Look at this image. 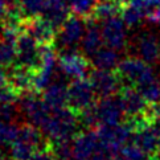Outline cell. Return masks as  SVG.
I'll list each match as a JSON object with an SVG mask.
<instances>
[{
	"instance_id": "cell-1",
	"label": "cell",
	"mask_w": 160,
	"mask_h": 160,
	"mask_svg": "<svg viewBox=\"0 0 160 160\" xmlns=\"http://www.w3.org/2000/svg\"><path fill=\"white\" fill-rule=\"evenodd\" d=\"M115 72L121 78L122 85H132L135 88L155 77L151 64L134 56H128L119 61Z\"/></svg>"
},
{
	"instance_id": "cell-2",
	"label": "cell",
	"mask_w": 160,
	"mask_h": 160,
	"mask_svg": "<svg viewBox=\"0 0 160 160\" xmlns=\"http://www.w3.org/2000/svg\"><path fill=\"white\" fill-rule=\"evenodd\" d=\"M98 97L88 77L74 78L68 86V107L79 115L86 108L97 103Z\"/></svg>"
},
{
	"instance_id": "cell-3",
	"label": "cell",
	"mask_w": 160,
	"mask_h": 160,
	"mask_svg": "<svg viewBox=\"0 0 160 160\" xmlns=\"http://www.w3.org/2000/svg\"><path fill=\"white\" fill-rule=\"evenodd\" d=\"M15 64L37 72L41 66V44L29 33L22 31L16 41V62Z\"/></svg>"
},
{
	"instance_id": "cell-4",
	"label": "cell",
	"mask_w": 160,
	"mask_h": 160,
	"mask_svg": "<svg viewBox=\"0 0 160 160\" xmlns=\"http://www.w3.org/2000/svg\"><path fill=\"white\" fill-rule=\"evenodd\" d=\"M85 28H86V21L77 15H70L68 20L60 27L57 31V38L54 47H58L60 53L70 52L74 50L76 45L82 41L85 35Z\"/></svg>"
},
{
	"instance_id": "cell-5",
	"label": "cell",
	"mask_w": 160,
	"mask_h": 160,
	"mask_svg": "<svg viewBox=\"0 0 160 160\" xmlns=\"http://www.w3.org/2000/svg\"><path fill=\"white\" fill-rule=\"evenodd\" d=\"M118 94L122 99L126 119H135L146 115H150L153 119L150 108L151 103L143 97L138 88L132 86V85H122Z\"/></svg>"
},
{
	"instance_id": "cell-6",
	"label": "cell",
	"mask_w": 160,
	"mask_h": 160,
	"mask_svg": "<svg viewBox=\"0 0 160 160\" xmlns=\"http://www.w3.org/2000/svg\"><path fill=\"white\" fill-rule=\"evenodd\" d=\"M131 47L135 56L151 65H160V35L152 31H143L132 38Z\"/></svg>"
},
{
	"instance_id": "cell-7",
	"label": "cell",
	"mask_w": 160,
	"mask_h": 160,
	"mask_svg": "<svg viewBox=\"0 0 160 160\" xmlns=\"http://www.w3.org/2000/svg\"><path fill=\"white\" fill-rule=\"evenodd\" d=\"M37 93H28L19 99L20 110L25 114L28 122L41 128L42 124L48 121L53 108L50 107L44 98H40Z\"/></svg>"
},
{
	"instance_id": "cell-8",
	"label": "cell",
	"mask_w": 160,
	"mask_h": 160,
	"mask_svg": "<svg viewBox=\"0 0 160 160\" xmlns=\"http://www.w3.org/2000/svg\"><path fill=\"white\" fill-rule=\"evenodd\" d=\"M88 78L90 79L93 89L97 97L99 98H106L119 93L122 88V81L115 70H106V69H97L93 68L89 73Z\"/></svg>"
},
{
	"instance_id": "cell-9",
	"label": "cell",
	"mask_w": 160,
	"mask_h": 160,
	"mask_svg": "<svg viewBox=\"0 0 160 160\" xmlns=\"http://www.w3.org/2000/svg\"><path fill=\"white\" fill-rule=\"evenodd\" d=\"M58 65L69 78L88 77L91 69L94 68L91 64V60H89L85 54L76 52V50L60 53Z\"/></svg>"
},
{
	"instance_id": "cell-10",
	"label": "cell",
	"mask_w": 160,
	"mask_h": 160,
	"mask_svg": "<svg viewBox=\"0 0 160 160\" xmlns=\"http://www.w3.org/2000/svg\"><path fill=\"white\" fill-rule=\"evenodd\" d=\"M22 31L28 32L41 45H54L56 44L57 28L48 19H45L42 15L25 19L24 24H22Z\"/></svg>"
},
{
	"instance_id": "cell-11",
	"label": "cell",
	"mask_w": 160,
	"mask_h": 160,
	"mask_svg": "<svg viewBox=\"0 0 160 160\" xmlns=\"http://www.w3.org/2000/svg\"><path fill=\"white\" fill-rule=\"evenodd\" d=\"M97 112L101 124H119L126 119L123 103L119 94L99 98L97 101Z\"/></svg>"
},
{
	"instance_id": "cell-12",
	"label": "cell",
	"mask_w": 160,
	"mask_h": 160,
	"mask_svg": "<svg viewBox=\"0 0 160 160\" xmlns=\"http://www.w3.org/2000/svg\"><path fill=\"white\" fill-rule=\"evenodd\" d=\"M126 22L122 16H115L102 22V37L106 47H110L115 50H122L127 44V35H126Z\"/></svg>"
},
{
	"instance_id": "cell-13",
	"label": "cell",
	"mask_w": 160,
	"mask_h": 160,
	"mask_svg": "<svg viewBox=\"0 0 160 160\" xmlns=\"http://www.w3.org/2000/svg\"><path fill=\"white\" fill-rule=\"evenodd\" d=\"M99 135L97 128L79 130L73 138L74 160H90L99 144Z\"/></svg>"
},
{
	"instance_id": "cell-14",
	"label": "cell",
	"mask_w": 160,
	"mask_h": 160,
	"mask_svg": "<svg viewBox=\"0 0 160 160\" xmlns=\"http://www.w3.org/2000/svg\"><path fill=\"white\" fill-rule=\"evenodd\" d=\"M131 140L139 148H142L148 156L160 151V135L155 123H148L136 128Z\"/></svg>"
},
{
	"instance_id": "cell-15",
	"label": "cell",
	"mask_w": 160,
	"mask_h": 160,
	"mask_svg": "<svg viewBox=\"0 0 160 160\" xmlns=\"http://www.w3.org/2000/svg\"><path fill=\"white\" fill-rule=\"evenodd\" d=\"M68 79H54L49 86L44 90L42 98L47 103L54 108H62L68 106Z\"/></svg>"
},
{
	"instance_id": "cell-16",
	"label": "cell",
	"mask_w": 160,
	"mask_h": 160,
	"mask_svg": "<svg viewBox=\"0 0 160 160\" xmlns=\"http://www.w3.org/2000/svg\"><path fill=\"white\" fill-rule=\"evenodd\" d=\"M70 11L72 9L68 0H48L47 7H45L42 12V16L45 19H48L58 31L60 27L72 15Z\"/></svg>"
},
{
	"instance_id": "cell-17",
	"label": "cell",
	"mask_w": 160,
	"mask_h": 160,
	"mask_svg": "<svg viewBox=\"0 0 160 160\" xmlns=\"http://www.w3.org/2000/svg\"><path fill=\"white\" fill-rule=\"evenodd\" d=\"M99 22L86 21V32L82 37V50L88 57H93L102 48L103 37H102V29L99 28Z\"/></svg>"
},
{
	"instance_id": "cell-18",
	"label": "cell",
	"mask_w": 160,
	"mask_h": 160,
	"mask_svg": "<svg viewBox=\"0 0 160 160\" xmlns=\"http://www.w3.org/2000/svg\"><path fill=\"white\" fill-rule=\"evenodd\" d=\"M91 64L97 69H106V70H115L119 64V54L118 50L110 47L101 48L93 57Z\"/></svg>"
},
{
	"instance_id": "cell-19",
	"label": "cell",
	"mask_w": 160,
	"mask_h": 160,
	"mask_svg": "<svg viewBox=\"0 0 160 160\" xmlns=\"http://www.w3.org/2000/svg\"><path fill=\"white\" fill-rule=\"evenodd\" d=\"M122 9H123L122 5H119L118 3L112 2V0H107V2H98L93 15H91L90 19H88L86 21L105 22L106 20L111 19V18L121 16L122 15Z\"/></svg>"
},
{
	"instance_id": "cell-20",
	"label": "cell",
	"mask_w": 160,
	"mask_h": 160,
	"mask_svg": "<svg viewBox=\"0 0 160 160\" xmlns=\"http://www.w3.org/2000/svg\"><path fill=\"white\" fill-rule=\"evenodd\" d=\"M16 62V41L0 36V65L4 68L12 66Z\"/></svg>"
},
{
	"instance_id": "cell-21",
	"label": "cell",
	"mask_w": 160,
	"mask_h": 160,
	"mask_svg": "<svg viewBox=\"0 0 160 160\" xmlns=\"http://www.w3.org/2000/svg\"><path fill=\"white\" fill-rule=\"evenodd\" d=\"M138 90L143 94V97L150 102V103H156L160 102V77H152L144 83L138 86Z\"/></svg>"
},
{
	"instance_id": "cell-22",
	"label": "cell",
	"mask_w": 160,
	"mask_h": 160,
	"mask_svg": "<svg viewBox=\"0 0 160 160\" xmlns=\"http://www.w3.org/2000/svg\"><path fill=\"white\" fill-rule=\"evenodd\" d=\"M68 2H69L72 12L82 18L85 21L90 19L98 4V0H68Z\"/></svg>"
},
{
	"instance_id": "cell-23",
	"label": "cell",
	"mask_w": 160,
	"mask_h": 160,
	"mask_svg": "<svg viewBox=\"0 0 160 160\" xmlns=\"http://www.w3.org/2000/svg\"><path fill=\"white\" fill-rule=\"evenodd\" d=\"M11 160H29L37 150L33 146L21 140H13L11 143Z\"/></svg>"
},
{
	"instance_id": "cell-24",
	"label": "cell",
	"mask_w": 160,
	"mask_h": 160,
	"mask_svg": "<svg viewBox=\"0 0 160 160\" xmlns=\"http://www.w3.org/2000/svg\"><path fill=\"white\" fill-rule=\"evenodd\" d=\"M18 131V123H7L0 119V148L4 146H11V143L16 139Z\"/></svg>"
},
{
	"instance_id": "cell-25",
	"label": "cell",
	"mask_w": 160,
	"mask_h": 160,
	"mask_svg": "<svg viewBox=\"0 0 160 160\" xmlns=\"http://www.w3.org/2000/svg\"><path fill=\"white\" fill-rule=\"evenodd\" d=\"M19 2L28 19V18H35V16L42 15L48 0H19Z\"/></svg>"
},
{
	"instance_id": "cell-26",
	"label": "cell",
	"mask_w": 160,
	"mask_h": 160,
	"mask_svg": "<svg viewBox=\"0 0 160 160\" xmlns=\"http://www.w3.org/2000/svg\"><path fill=\"white\" fill-rule=\"evenodd\" d=\"M53 152L57 160H74L73 156V140L52 142Z\"/></svg>"
},
{
	"instance_id": "cell-27",
	"label": "cell",
	"mask_w": 160,
	"mask_h": 160,
	"mask_svg": "<svg viewBox=\"0 0 160 160\" xmlns=\"http://www.w3.org/2000/svg\"><path fill=\"white\" fill-rule=\"evenodd\" d=\"M21 98V95L11 85H5L0 89V105L2 103H16Z\"/></svg>"
},
{
	"instance_id": "cell-28",
	"label": "cell",
	"mask_w": 160,
	"mask_h": 160,
	"mask_svg": "<svg viewBox=\"0 0 160 160\" xmlns=\"http://www.w3.org/2000/svg\"><path fill=\"white\" fill-rule=\"evenodd\" d=\"M52 146H53V143H52V140H50V143L47 147H44V148H41V150L36 151L29 160H57Z\"/></svg>"
},
{
	"instance_id": "cell-29",
	"label": "cell",
	"mask_w": 160,
	"mask_h": 160,
	"mask_svg": "<svg viewBox=\"0 0 160 160\" xmlns=\"http://www.w3.org/2000/svg\"><path fill=\"white\" fill-rule=\"evenodd\" d=\"M5 85H8V76H7V69L0 65V89L4 88Z\"/></svg>"
},
{
	"instance_id": "cell-30",
	"label": "cell",
	"mask_w": 160,
	"mask_h": 160,
	"mask_svg": "<svg viewBox=\"0 0 160 160\" xmlns=\"http://www.w3.org/2000/svg\"><path fill=\"white\" fill-rule=\"evenodd\" d=\"M8 7V0H0V22H3Z\"/></svg>"
},
{
	"instance_id": "cell-31",
	"label": "cell",
	"mask_w": 160,
	"mask_h": 160,
	"mask_svg": "<svg viewBox=\"0 0 160 160\" xmlns=\"http://www.w3.org/2000/svg\"><path fill=\"white\" fill-rule=\"evenodd\" d=\"M112 2H115V3H118L119 5H122V7H124V5H127V4H130L132 0H112Z\"/></svg>"
},
{
	"instance_id": "cell-32",
	"label": "cell",
	"mask_w": 160,
	"mask_h": 160,
	"mask_svg": "<svg viewBox=\"0 0 160 160\" xmlns=\"http://www.w3.org/2000/svg\"><path fill=\"white\" fill-rule=\"evenodd\" d=\"M155 126H156V128H158V132H159V135H160V119H158V121H156Z\"/></svg>"
},
{
	"instance_id": "cell-33",
	"label": "cell",
	"mask_w": 160,
	"mask_h": 160,
	"mask_svg": "<svg viewBox=\"0 0 160 160\" xmlns=\"http://www.w3.org/2000/svg\"><path fill=\"white\" fill-rule=\"evenodd\" d=\"M0 160H8V159L5 158V156L3 155V153H0Z\"/></svg>"
},
{
	"instance_id": "cell-34",
	"label": "cell",
	"mask_w": 160,
	"mask_h": 160,
	"mask_svg": "<svg viewBox=\"0 0 160 160\" xmlns=\"http://www.w3.org/2000/svg\"><path fill=\"white\" fill-rule=\"evenodd\" d=\"M98 2H107V0H98Z\"/></svg>"
}]
</instances>
